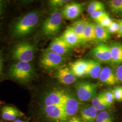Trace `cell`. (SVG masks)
Wrapping results in <instances>:
<instances>
[{"label": "cell", "mask_w": 122, "mask_h": 122, "mask_svg": "<svg viewBox=\"0 0 122 122\" xmlns=\"http://www.w3.org/2000/svg\"><path fill=\"white\" fill-rule=\"evenodd\" d=\"M39 15L37 11L28 13L16 22L13 27V33L17 37L30 34L39 21Z\"/></svg>", "instance_id": "obj_1"}, {"label": "cell", "mask_w": 122, "mask_h": 122, "mask_svg": "<svg viewBox=\"0 0 122 122\" xmlns=\"http://www.w3.org/2000/svg\"><path fill=\"white\" fill-rule=\"evenodd\" d=\"M9 74L13 78L26 82L32 78L35 75V70L30 62L17 61L10 66Z\"/></svg>", "instance_id": "obj_2"}, {"label": "cell", "mask_w": 122, "mask_h": 122, "mask_svg": "<svg viewBox=\"0 0 122 122\" xmlns=\"http://www.w3.org/2000/svg\"><path fill=\"white\" fill-rule=\"evenodd\" d=\"M35 46L28 42H23L16 45L12 50L13 58L18 61L28 62L33 60L35 57Z\"/></svg>", "instance_id": "obj_3"}, {"label": "cell", "mask_w": 122, "mask_h": 122, "mask_svg": "<svg viewBox=\"0 0 122 122\" xmlns=\"http://www.w3.org/2000/svg\"><path fill=\"white\" fill-rule=\"evenodd\" d=\"M63 16L58 11L52 12L44 22L42 31L44 35H53L57 33L61 29Z\"/></svg>", "instance_id": "obj_4"}, {"label": "cell", "mask_w": 122, "mask_h": 122, "mask_svg": "<svg viewBox=\"0 0 122 122\" xmlns=\"http://www.w3.org/2000/svg\"><path fill=\"white\" fill-rule=\"evenodd\" d=\"M65 61V56L59 55L46 49L40 59V64L46 70L58 69Z\"/></svg>", "instance_id": "obj_5"}, {"label": "cell", "mask_w": 122, "mask_h": 122, "mask_svg": "<svg viewBox=\"0 0 122 122\" xmlns=\"http://www.w3.org/2000/svg\"><path fill=\"white\" fill-rule=\"evenodd\" d=\"M75 87L79 100L88 101L96 96L97 86L88 81H81L76 84Z\"/></svg>", "instance_id": "obj_6"}, {"label": "cell", "mask_w": 122, "mask_h": 122, "mask_svg": "<svg viewBox=\"0 0 122 122\" xmlns=\"http://www.w3.org/2000/svg\"><path fill=\"white\" fill-rule=\"evenodd\" d=\"M43 110L46 117L53 121L62 122L67 120L64 105H52L43 106Z\"/></svg>", "instance_id": "obj_7"}, {"label": "cell", "mask_w": 122, "mask_h": 122, "mask_svg": "<svg viewBox=\"0 0 122 122\" xmlns=\"http://www.w3.org/2000/svg\"><path fill=\"white\" fill-rule=\"evenodd\" d=\"M92 56L98 62L111 63V56L109 46L101 44L93 48L91 52Z\"/></svg>", "instance_id": "obj_8"}, {"label": "cell", "mask_w": 122, "mask_h": 122, "mask_svg": "<svg viewBox=\"0 0 122 122\" xmlns=\"http://www.w3.org/2000/svg\"><path fill=\"white\" fill-rule=\"evenodd\" d=\"M68 96V94L62 91H52L49 92L44 97L43 106L64 105Z\"/></svg>", "instance_id": "obj_9"}, {"label": "cell", "mask_w": 122, "mask_h": 122, "mask_svg": "<svg viewBox=\"0 0 122 122\" xmlns=\"http://www.w3.org/2000/svg\"><path fill=\"white\" fill-rule=\"evenodd\" d=\"M83 11L81 4L72 2L68 3L63 7L61 11L63 18L68 20H73L78 17Z\"/></svg>", "instance_id": "obj_10"}, {"label": "cell", "mask_w": 122, "mask_h": 122, "mask_svg": "<svg viewBox=\"0 0 122 122\" xmlns=\"http://www.w3.org/2000/svg\"><path fill=\"white\" fill-rule=\"evenodd\" d=\"M71 48L60 37L56 38L49 44L47 49L59 55L65 56L70 51Z\"/></svg>", "instance_id": "obj_11"}, {"label": "cell", "mask_w": 122, "mask_h": 122, "mask_svg": "<svg viewBox=\"0 0 122 122\" xmlns=\"http://www.w3.org/2000/svg\"><path fill=\"white\" fill-rule=\"evenodd\" d=\"M88 67V60L81 59L71 63L69 66L70 69L76 77L87 76Z\"/></svg>", "instance_id": "obj_12"}, {"label": "cell", "mask_w": 122, "mask_h": 122, "mask_svg": "<svg viewBox=\"0 0 122 122\" xmlns=\"http://www.w3.org/2000/svg\"><path fill=\"white\" fill-rule=\"evenodd\" d=\"M56 76L60 83L64 85L73 84L76 81L77 78L69 67L58 68L56 73Z\"/></svg>", "instance_id": "obj_13"}, {"label": "cell", "mask_w": 122, "mask_h": 122, "mask_svg": "<svg viewBox=\"0 0 122 122\" xmlns=\"http://www.w3.org/2000/svg\"><path fill=\"white\" fill-rule=\"evenodd\" d=\"M99 79L101 82L109 86L115 85L118 82L115 72L109 66L103 68Z\"/></svg>", "instance_id": "obj_14"}, {"label": "cell", "mask_w": 122, "mask_h": 122, "mask_svg": "<svg viewBox=\"0 0 122 122\" xmlns=\"http://www.w3.org/2000/svg\"><path fill=\"white\" fill-rule=\"evenodd\" d=\"M24 114L20 110L10 105L5 106L1 109L2 118L6 121H14Z\"/></svg>", "instance_id": "obj_15"}, {"label": "cell", "mask_w": 122, "mask_h": 122, "mask_svg": "<svg viewBox=\"0 0 122 122\" xmlns=\"http://www.w3.org/2000/svg\"><path fill=\"white\" fill-rule=\"evenodd\" d=\"M111 61V63L114 66H118L122 63V44L114 42L109 46Z\"/></svg>", "instance_id": "obj_16"}, {"label": "cell", "mask_w": 122, "mask_h": 122, "mask_svg": "<svg viewBox=\"0 0 122 122\" xmlns=\"http://www.w3.org/2000/svg\"><path fill=\"white\" fill-rule=\"evenodd\" d=\"M61 37L71 48L76 47L81 43L78 37L75 34L71 26L68 27L66 29Z\"/></svg>", "instance_id": "obj_17"}, {"label": "cell", "mask_w": 122, "mask_h": 122, "mask_svg": "<svg viewBox=\"0 0 122 122\" xmlns=\"http://www.w3.org/2000/svg\"><path fill=\"white\" fill-rule=\"evenodd\" d=\"M79 106V103L78 101L69 95L64 104L66 113L68 117L73 116L77 113L78 110Z\"/></svg>", "instance_id": "obj_18"}, {"label": "cell", "mask_w": 122, "mask_h": 122, "mask_svg": "<svg viewBox=\"0 0 122 122\" xmlns=\"http://www.w3.org/2000/svg\"><path fill=\"white\" fill-rule=\"evenodd\" d=\"M98 111L93 106H86L81 110V116L85 122H94L96 119Z\"/></svg>", "instance_id": "obj_19"}, {"label": "cell", "mask_w": 122, "mask_h": 122, "mask_svg": "<svg viewBox=\"0 0 122 122\" xmlns=\"http://www.w3.org/2000/svg\"><path fill=\"white\" fill-rule=\"evenodd\" d=\"M88 60V70L87 76L93 79H99L103 68L100 63L96 60Z\"/></svg>", "instance_id": "obj_20"}, {"label": "cell", "mask_w": 122, "mask_h": 122, "mask_svg": "<svg viewBox=\"0 0 122 122\" xmlns=\"http://www.w3.org/2000/svg\"><path fill=\"white\" fill-rule=\"evenodd\" d=\"M84 20H80L74 22L71 26L75 34L78 37L81 43H85L84 38V31L86 23Z\"/></svg>", "instance_id": "obj_21"}, {"label": "cell", "mask_w": 122, "mask_h": 122, "mask_svg": "<svg viewBox=\"0 0 122 122\" xmlns=\"http://www.w3.org/2000/svg\"><path fill=\"white\" fill-rule=\"evenodd\" d=\"M84 38L85 42L96 40L94 23L86 21L84 31Z\"/></svg>", "instance_id": "obj_22"}, {"label": "cell", "mask_w": 122, "mask_h": 122, "mask_svg": "<svg viewBox=\"0 0 122 122\" xmlns=\"http://www.w3.org/2000/svg\"><path fill=\"white\" fill-rule=\"evenodd\" d=\"M96 40L105 41L110 38L111 34L106 28L103 27L96 23H94Z\"/></svg>", "instance_id": "obj_23"}, {"label": "cell", "mask_w": 122, "mask_h": 122, "mask_svg": "<svg viewBox=\"0 0 122 122\" xmlns=\"http://www.w3.org/2000/svg\"><path fill=\"white\" fill-rule=\"evenodd\" d=\"M92 105L98 111H103L109 108L110 106L104 100L100 93L96 96L92 100Z\"/></svg>", "instance_id": "obj_24"}, {"label": "cell", "mask_w": 122, "mask_h": 122, "mask_svg": "<svg viewBox=\"0 0 122 122\" xmlns=\"http://www.w3.org/2000/svg\"><path fill=\"white\" fill-rule=\"evenodd\" d=\"M105 5L102 2L98 0H93L88 5L87 11L91 15L98 11H105Z\"/></svg>", "instance_id": "obj_25"}, {"label": "cell", "mask_w": 122, "mask_h": 122, "mask_svg": "<svg viewBox=\"0 0 122 122\" xmlns=\"http://www.w3.org/2000/svg\"><path fill=\"white\" fill-rule=\"evenodd\" d=\"M110 10L114 13H122V0H112L109 2Z\"/></svg>", "instance_id": "obj_26"}, {"label": "cell", "mask_w": 122, "mask_h": 122, "mask_svg": "<svg viewBox=\"0 0 122 122\" xmlns=\"http://www.w3.org/2000/svg\"><path fill=\"white\" fill-rule=\"evenodd\" d=\"M96 121V122H113L110 114L105 111H101L98 113Z\"/></svg>", "instance_id": "obj_27"}, {"label": "cell", "mask_w": 122, "mask_h": 122, "mask_svg": "<svg viewBox=\"0 0 122 122\" xmlns=\"http://www.w3.org/2000/svg\"><path fill=\"white\" fill-rule=\"evenodd\" d=\"M100 94L105 102L109 106H110L113 104L115 100L112 91H105L100 92Z\"/></svg>", "instance_id": "obj_28"}, {"label": "cell", "mask_w": 122, "mask_h": 122, "mask_svg": "<svg viewBox=\"0 0 122 122\" xmlns=\"http://www.w3.org/2000/svg\"><path fill=\"white\" fill-rule=\"evenodd\" d=\"M113 21L109 17V15L100 19V20L96 21V23L105 28H108L113 23Z\"/></svg>", "instance_id": "obj_29"}, {"label": "cell", "mask_w": 122, "mask_h": 122, "mask_svg": "<svg viewBox=\"0 0 122 122\" xmlns=\"http://www.w3.org/2000/svg\"><path fill=\"white\" fill-rule=\"evenodd\" d=\"M69 0H51L49 2L50 6L53 8H60L63 6H65L68 3Z\"/></svg>", "instance_id": "obj_30"}, {"label": "cell", "mask_w": 122, "mask_h": 122, "mask_svg": "<svg viewBox=\"0 0 122 122\" xmlns=\"http://www.w3.org/2000/svg\"><path fill=\"white\" fill-rule=\"evenodd\" d=\"M114 100L118 102L122 101V86H117L114 88L113 91Z\"/></svg>", "instance_id": "obj_31"}, {"label": "cell", "mask_w": 122, "mask_h": 122, "mask_svg": "<svg viewBox=\"0 0 122 122\" xmlns=\"http://www.w3.org/2000/svg\"><path fill=\"white\" fill-rule=\"evenodd\" d=\"M108 15H109L108 13L105 12V11H100L90 15L91 17L95 20L96 21Z\"/></svg>", "instance_id": "obj_32"}, {"label": "cell", "mask_w": 122, "mask_h": 122, "mask_svg": "<svg viewBox=\"0 0 122 122\" xmlns=\"http://www.w3.org/2000/svg\"><path fill=\"white\" fill-rule=\"evenodd\" d=\"M107 29L110 34L118 33L119 30V24L117 22L113 21Z\"/></svg>", "instance_id": "obj_33"}, {"label": "cell", "mask_w": 122, "mask_h": 122, "mask_svg": "<svg viewBox=\"0 0 122 122\" xmlns=\"http://www.w3.org/2000/svg\"><path fill=\"white\" fill-rule=\"evenodd\" d=\"M118 82L122 84V65L118 66L115 72Z\"/></svg>", "instance_id": "obj_34"}, {"label": "cell", "mask_w": 122, "mask_h": 122, "mask_svg": "<svg viewBox=\"0 0 122 122\" xmlns=\"http://www.w3.org/2000/svg\"><path fill=\"white\" fill-rule=\"evenodd\" d=\"M117 22L119 24V30L117 33V37L120 38H122V19L118 20Z\"/></svg>", "instance_id": "obj_35"}, {"label": "cell", "mask_w": 122, "mask_h": 122, "mask_svg": "<svg viewBox=\"0 0 122 122\" xmlns=\"http://www.w3.org/2000/svg\"><path fill=\"white\" fill-rule=\"evenodd\" d=\"M68 122H83L79 118L76 117H73L71 118Z\"/></svg>", "instance_id": "obj_36"}, {"label": "cell", "mask_w": 122, "mask_h": 122, "mask_svg": "<svg viewBox=\"0 0 122 122\" xmlns=\"http://www.w3.org/2000/svg\"><path fill=\"white\" fill-rule=\"evenodd\" d=\"M2 70H3V60L2 57L0 55V75H1L2 73Z\"/></svg>", "instance_id": "obj_37"}, {"label": "cell", "mask_w": 122, "mask_h": 122, "mask_svg": "<svg viewBox=\"0 0 122 122\" xmlns=\"http://www.w3.org/2000/svg\"><path fill=\"white\" fill-rule=\"evenodd\" d=\"M2 8V2L0 0V13L1 11Z\"/></svg>", "instance_id": "obj_38"}, {"label": "cell", "mask_w": 122, "mask_h": 122, "mask_svg": "<svg viewBox=\"0 0 122 122\" xmlns=\"http://www.w3.org/2000/svg\"><path fill=\"white\" fill-rule=\"evenodd\" d=\"M13 122H26L25 121H23V120H20V119H16V120H15Z\"/></svg>", "instance_id": "obj_39"}, {"label": "cell", "mask_w": 122, "mask_h": 122, "mask_svg": "<svg viewBox=\"0 0 122 122\" xmlns=\"http://www.w3.org/2000/svg\"><path fill=\"white\" fill-rule=\"evenodd\" d=\"M0 122H3V121H0Z\"/></svg>", "instance_id": "obj_40"}]
</instances>
